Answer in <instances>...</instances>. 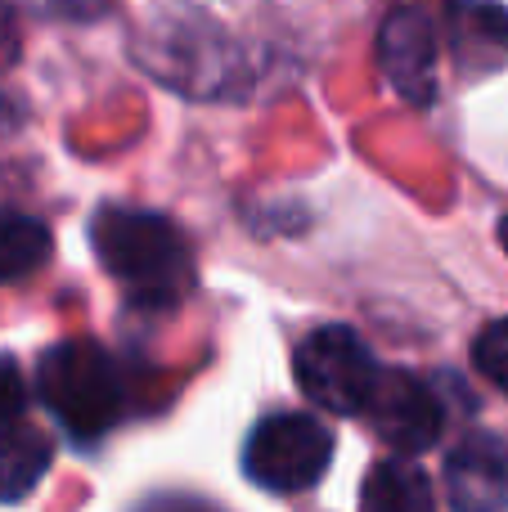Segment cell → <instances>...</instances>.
<instances>
[{
    "label": "cell",
    "instance_id": "obj_1",
    "mask_svg": "<svg viewBox=\"0 0 508 512\" xmlns=\"http://www.w3.org/2000/svg\"><path fill=\"white\" fill-rule=\"evenodd\" d=\"M90 243L99 265L140 297H176L189 283V248L167 216L140 207H99Z\"/></svg>",
    "mask_w": 508,
    "mask_h": 512
},
{
    "label": "cell",
    "instance_id": "obj_2",
    "mask_svg": "<svg viewBox=\"0 0 508 512\" xmlns=\"http://www.w3.org/2000/svg\"><path fill=\"white\" fill-rule=\"evenodd\" d=\"M36 391L45 409L72 432L77 441H95L122 418L126 387L113 355L95 342H59L36 364Z\"/></svg>",
    "mask_w": 508,
    "mask_h": 512
},
{
    "label": "cell",
    "instance_id": "obj_3",
    "mask_svg": "<svg viewBox=\"0 0 508 512\" xmlns=\"http://www.w3.org/2000/svg\"><path fill=\"white\" fill-rule=\"evenodd\" d=\"M293 373L302 396L315 400L320 409H329V414H365L369 396H374L378 378H383L374 351L342 324L306 333L297 342Z\"/></svg>",
    "mask_w": 508,
    "mask_h": 512
},
{
    "label": "cell",
    "instance_id": "obj_4",
    "mask_svg": "<svg viewBox=\"0 0 508 512\" xmlns=\"http://www.w3.org/2000/svg\"><path fill=\"white\" fill-rule=\"evenodd\" d=\"M333 459V436L315 414H270L252 427L243 445V472L270 495H297L324 477Z\"/></svg>",
    "mask_w": 508,
    "mask_h": 512
},
{
    "label": "cell",
    "instance_id": "obj_5",
    "mask_svg": "<svg viewBox=\"0 0 508 512\" xmlns=\"http://www.w3.org/2000/svg\"><path fill=\"white\" fill-rule=\"evenodd\" d=\"M365 418L374 423V432L392 445L396 454H419L446 427V409H441L437 391L414 373H383L365 405Z\"/></svg>",
    "mask_w": 508,
    "mask_h": 512
},
{
    "label": "cell",
    "instance_id": "obj_6",
    "mask_svg": "<svg viewBox=\"0 0 508 512\" xmlns=\"http://www.w3.org/2000/svg\"><path fill=\"white\" fill-rule=\"evenodd\" d=\"M378 59H383V77L392 81L401 99L410 104L437 99V32H432L428 14L410 5L392 9L383 36H378Z\"/></svg>",
    "mask_w": 508,
    "mask_h": 512
},
{
    "label": "cell",
    "instance_id": "obj_7",
    "mask_svg": "<svg viewBox=\"0 0 508 512\" xmlns=\"http://www.w3.org/2000/svg\"><path fill=\"white\" fill-rule=\"evenodd\" d=\"M446 499L455 512L508 508V450L491 436H468L446 459Z\"/></svg>",
    "mask_w": 508,
    "mask_h": 512
},
{
    "label": "cell",
    "instance_id": "obj_8",
    "mask_svg": "<svg viewBox=\"0 0 508 512\" xmlns=\"http://www.w3.org/2000/svg\"><path fill=\"white\" fill-rule=\"evenodd\" d=\"M54 445L50 436H41L36 427H5L0 432V504H18L27 499L41 477L50 472Z\"/></svg>",
    "mask_w": 508,
    "mask_h": 512
},
{
    "label": "cell",
    "instance_id": "obj_9",
    "mask_svg": "<svg viewBox=\"0 0 508 512\" xmlns=\"http://www.w3.org/2000/svg\"><path fill=\"white\" fill-rule=\"evenodd\" d=\"M365 512H437L432 481L410 459H383L365 477Z\"/></svg>",
    "mask_w": 508,
    "mask_h": 512
},
{
    "label": "cell",
    "instance_id": "obj_10",
    "mask_svg": "<svg viewBox=\"0 0 508 512\" xmlns=\"http://www.w3.org/2000/svg\"><path fill=\"white\" fill-rule=\"evenodd\" d=\"M54 239L27 212H0V283H23L50 261Z\"/></svg>",
    "mask_w": 508,
    "mask_h": 512
},
{
    "label": "cell",
    "instance_id": "obj_11",
    "mask_svg": "<svg viewBox=\"0 0 508 512\" xmlns=\"http://www.w3.org/2000/svg\"><path fill=\"white\" fill-rule=\"evenodd\" d=\"M473 355H477V369H482L500 391H508V319H495V324L482 328Z\"/></svg>",
    "mask_w": 508,
    "mask_h": 512
},
{
    "label": "cell",
    "instance_id": "obj_12",
    "mask_svg": "<svg viewBox=\"0 0 508 512\" xmlns=\"http://www.w3.org/2000/svg\"><path fill=\"white\" fill-rule=\"evenodd\" d=\"M27 409V382H23V369H18L9 355H0V432L14 427Z\"/></svg>",
    "mask_w": 508,
    "mask_h": 512
},
{
    "label": "cell",
    "instance_id": "obj_13",
    "mask_svg": "<svg viewBox=\"0 0 508 512\" xmlns=\"http://www.w3.org/2000/svg\"><path fill=\"white\" fill-rule=\"evenodd\" d=\"M500 243H504V252H508V216H504V225H500Z\"/></svg>",
    "mask_w": 508,
    "mask_h": 512
}]
</instances>
